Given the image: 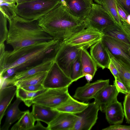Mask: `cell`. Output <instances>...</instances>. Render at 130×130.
Instances as JSON below:
<instances>
[{
  "label": "cell",
  "instance_id": "obj_1",
  "mask_svg": "<svg viewBox=\"0 0 130 130\" xmlns=\"http://www.w3.org/2000/svg\"><path fill=\"white\" fill-rule=\"evenodd\" d=\"M62 40L53 39L0 54V75L5 73L6 78L31 64L47 57H56L64 43Z\"/></svg>",
  "mask_w": 130,
  "mask_h": 130
},
{
  "label": "cell",
  "instance_id": "obj_2",
  "mask_svg": "<svg viewBox=\"0 0 130 130\" xmlns=\"http://www.w3.org/2000/svg\"><path fill=\"white\" fill-rule=\"evenodd\" d=\"M85 20L71 14L61 1L38 20L39 25L54 39L64 41L85 28Z\"/></svg>",
  "mask_w": 130,
  "mask_h": 130
},
{
  "label": "cell",
  "instance_id": "obj_3",
  "mask_svg": "<svg viewBox=\"0 0 130 130\" xmlns=\"http://www.w3.org/2000/svg\"><path fill=\"white\" fill-rule=\"evenodd\" d=\"M7 44L14 50L54 39L39 25L38 20H30L17 15L10 21Z\"/></svg>",
  "mask_w": 130,
  "mask_h": 130
},
{
  "label": "cell",
  "instance_id": "obj_4",
  "mask_svg": "<svg viewBox=\"0 0 130 130\" xmlns=\"http://www.w3.org/2000/svg\"><path fill=\"white\" fill-rule=\"evenodd\" d=\"M61 0H35L17 4V15L26 19L38 20L55 8Z\"/></svg>",
  "mask_w": 130,
  "mask_h": 130
},
{
  "label": "cell",
  "instance_id": "obj_5",
  "mask_svg": "<svg viewBox=\"0 0 130 130\" xmlns=\"http://www.w3.org/2000/svg\"><path fill=\"white\" fill-rule=\"evenodd\" d=\"M84 22L86 28L102 33L105 28L115 24L101 4L94 3Z\"/></svg>",
  "mask_w": 130,
  "mask_h": 130
},
{
  "label": "cell",
  "instance_id": "obj_6",
  "mask_svg": "<svg viewBox=\"0 0 130 130\" xmlns=\"http://www.w3.org/2000/svg\"><path fill=\"white\" fill-rule=\"evenodd\" d=\"M69 87L47 89L34 98L32 100V103L54 109L65 101L70 96L68 92Z\"/></svg>",
  "mask_w": 130,
  "mask_h": 130
},
{
  "label": "cell",
  "instance_id": "obj_7",
  "mask_svg": "<svg viewBox=\"0 0 130 130\" xmlns=\"http://www.w3.org/2000/svg\"><path fill=\"white\" fill-rule=\"evenodd\" d=\"M103 35L101 32L86 28L76 33L64 42L68 44L87 49L101 40Z\"/></svg>",
  "mask_w": 130,
  "mask_h": 130
},
{
  "label": "cell",
  "instance_id": "obj_8",
  "mask_svg": "<svg viewBox=\"0 0 130 130\" xmlns=\"http://www.w3.org/2000/svg\"><path fill=\"white\" fill-rule=\"evenodd\" d=\"M102 41L107 52L130 68V46L116 39L104 35Z\"/></svg>",
  "mask_w": 130,
  "mask_h": 130
},
{
  "label": "cell",
  "instance_id": "obj_9",
  "mask_svg": "<svg viewBox=\"0 0 130 130\" xmlns=\"http://www.w3.org/2000/svg\"><path fill=\"white\" fill-rule=\"evenodd\" d=\"M80 48L67 44L64 42L55 57V62L70 78L72 64L78 57Z\"/></svg>",
  "mask_w": 130,
  "mask_h": 130
},
{
  "label": "cell",
  "instance_id": "obj_10",
  "mask_svg": "<svg viewBox=\"0 0 130 130\" xmlns=\"http://www.w3.org/2000/svg\"><path fill=\"white\" fill-rule=\"evenodd\" d=\"M55 57H47L44 58L41 62L34 66H29L17 72L11 78L6 80V85H12L15 82L24 79L38 73L48 72L55 62Z\"/></svg>",
  "mask_w": 130,
  "mask_h": 130
},
{
  "label": "cell",
  "instance_id": "obj_11",
  "mask_svg": "<svg viewBox=\"0 0 130 130\" xmlns=\"http://www.w3.org/2000/svg\"><path fill=\"white\" fill-rule=\"evenodd\" d=\"M55 62L48 72L42 85L44 88H60L69 87L73 83Z\"/></svg>",
  "mask_w": 130,
  "mask_h": 130
},
{
  "label": "cell",
  "instance_id": "obj_12",
  "mask_svg": "<svg viewBox=\"0 0 130 130\" xmlns=\"http://www.w3.org/2000/svg\"><path fill=\"white\" fill-rule=\"evenodd\" d=\"M99 107L94 102L89 103L81 112L76 114L78 116L73 130H90L95 125L98 118Z\"/></svg>",
  "mask_w": 130,
  "mask_h": 130
},
{
  "label": "cell",
  "instance_id": "obj_13",
  "mask_svg": "<svg viewBox=\"0 0 130 130\" xmlns=\"http://www.w3.org/2000/svg\"><path fill=\"white\" fill-rule=\"evenodd\" d=\"M109 79H101L93 83L88 82L76 89L73 97L83 102L88 101L93 99L100 91L109 84Z\"/></svg>",
  "mask_w": 130,
  "mask_h": 130
},
{
  "label": "cell",
  "instance_id": "obj_14",
  "mask_svg": "<svg viewBox=\"0 0 130 130\" xmlns=\"http://www.w3.org/2000/svg\"><path fill=\"white\" fill-rule=\"evenodd\" d=\"M69 12L85 20L93 3V0H61Z\"/></svg>",
  "mask_w": 130,
  "mask_h": 130
},
{
  "label": "cell",
  "instance_id": "obj_15",
  "mask_svg": "<svg viewBox=\"0 0 130 130\" xmlns=\"http://www.w3.org/2000/svg\"><path fill=\"white\" fill-rule=\"evenodd\" d=\"M78 117L76 114L59 112L47 127L48 130H73Z\"/></svg>",
  "mask_w": 130,
  "mask_h": 130
},
{
  "label": "cell",
  "instance_id": "obj_16",
  "mask_svg": "<svg viewBox=\"0 0 130 130\" xmlns=\"http://www.w3.org/2000/svg\"><path fill=\"white\" fill-rule=\"evenodd\" d=\"M119 93L114 85L109 84L100 91L93 99L100 110L105 113L108 106L117 99Z\"/></svg>",
  "mask_w": 130,
  "mask_h": 130
},
{
  "label": "cell",
  "instance_id": "obj_17",
  "mask_svg": "<svg viewBox=\"0 0 130 130\" xmlns=\"http://www.w3.org/2000/svg\"><path fill=\"white\" fill-rule=\"evenodd\" d=\"M90 53L98 67L108 68L110 59L102 40L90 47Z\"/></svg>",
  "mask_w": 130,
  "mask_h": 130
},
{
  "label": "cell",
  "instance_id": "obj_18",
  "mask_svg": "<svg viewBox=\"0 0 130 130\" xmlns=\"http://www.w3.org/2000/svg\"><path fill=\"white\" fill-rule=\"evenodd\" d=\"M31 112L35 120L44 122L48 125L59 112L49 107L37 104L32 106Z\"/></svg>",
  "mask_w": 130,
  "mask_h": 130
},
{
  "label": "cell",
  "instance_id": "obj_19",
  "mask_svg": "<svg viewBox=\"0 0 130 130\" xmlns=\"http://www.w3.org/2000/svg\"><path fill=\"white\" fill-rule=\"evenodd\" d=\"M105 113L106 119L110 124L122 123L124 117L123 109L121 103L116 99L107 107Z\"/></svg>",
  "mask_w": 130,
  "mask_h": 130
},
{
  "label": "cell",
  "instance_id": "obj_20",
  "mask_svg": "<svg viewBox=\"0 0 130 130\" xmlns=\"http://www.w3.org/2000/svg\"><path fill=\"white\" fill-rule=\"evenodd\" d=\"M20 98L17 97L13 103L7 108L5 113V121L0 130H8L11 125L19 120L24 113L25 111H21L19 105L22 101Z\"/></svg>",
  "mask_w": 130,
  "mask_h": 130
},
{
  "label": "cell",
  "instance_id": "obj_21",
  "mask_svg": "<svg viewBox=\"0 0 130 130\" xmlns=\"http://www.w3.org/2000/svg\"><path fill=\"white\" fill-rule=\"evenodd\" d=\"M17 87L13 85L3 87L0 90V124L6 111L16 94Z\"/></svg>",
  "mask_w": 130,
  "mask_h": 130
},
{
  "label": "cell",
  "instance_id": "obj_22",
  "mask_svg": "<svg viewBox=\"0 0 130 130\" xmlns=\"http://www.w3.org/2000/svg\"><path fill=\"white\" fill-rule=\"evenodd\" d=\"M88 104L89 103L78 101L70 95L67 100L54 109L59 112L76 114L83 110Z\"/></svg>",
  "mask_w": 130,
  "mask_h": 130
},
{
  "label": "cell",
  "instance_id": "obj_23",
  "mask_svg": "<svg viewBox=\"0 0 130 130\" xmlns=\"http://www.w3.org/2000/svg\"><path fill=\"white\" fill-rule=\"evenodd\" d=\"M79 55L82 64L83 76L87 74L92 75L93 77L97 70L96 63L86 49L81 48Z\"/></svg>",
  "mask_w": 130,
  "mask_h": 130
},
{
  "label": "cell",
  "instance_id": "obj_24",
  "mask_svg": "<svg viewBox=\"0 0 130 130\" xmlns=\"http://www.w3.org/2000/svg\"><path fill=\"white\" fill-rule=\"evenodd\" d=\"M108 53L118 70L120 81L124 84L130 93V68Z\"/></svg>",
  "mask_w": 130,
  "mask_h": 130
},
{
  "label": "cell",
  "instance_id": "obj_25",
  "mask_svg": "<svg viewBox=\"0 0 130 130\" xmlns=\"http://www.w3.org/2000/svg\"><path fill=\"white\" fill-rule=\"evenodd\" d=\"M36 121L32 113L25 111L18 121L11 127V130H31L35 126Z\"/></svg>",
  "mask_w": 130,
  "mask_h": 130
},
{
  "label": "cell",
  "instance_id": "obj_26",
  "mask_svg": "<svg viewBox=\"0 0 130 130\" xmlns=\"http://www.w3.org/2000/svg\"><path fill=\"white\" fill-rule=\"evenodd\" d=\"M101 5L115 23L119 27H121L122 21L118 12L116 0H102Z\"/></svg>",
  "mask_w": 130,
  "mask_h": 130
},
{
  "label": "cell",
  "instance_id": "obj_27",
  "mask_svg": "<svg viewBox=\"0 0 130 130\" xmlns=\"http://www.w3.org/2000/svg\"><path fill=\"white\" fill-rule=\"evenodd\" d=\"M102 33L130 46V40L122 29L115 24L105 28Z\"/></svg>",
  "mask_w": 130,
  "mask_h": 130
},
{
  "label": "cell",
  "instance_id": "obj_28",
  "mask_svg": "<svg viewBox=\"0 0 130 130\" xmlns=\"http://www.w3.org/2000/svg\"><path fill=\"white\" fill-rule=\"evenodd\" d=\"M48 72L44 71L38 73L24 79L15 82L12 85L17 87H22L39 84H42Z\"/></svg>",
  "mask_w": 130,
  "mask_h": 130
},
{
  "label": "cell",
  "instance_id": "obj_29",
  "mask_svg": "<svg viewBox=\"0 0 130 130\" xmlns=\"http://www.w3.org/2000/svg\"><path fill=\"white\" fill-rule=\"evenodd\" d=\"M16 2L0 1V10L8 22L17 15L15 11Z\"/></svg>",
  "mask_w": 130,
  "mask_h": 130
},
{
  "label": "cell",
  "instance_id": "obj_30",
  "mask_svg": "<svg viewBox=\"0 0 130 130\" xmlns=\"http://www.w3.org/2000/svg\"><path fill=\"white\" fill-rule=\"evenodd\" d=\"M83 77L79 52L78 57L75 60L72 64L70 78L73 82H74L76 81L80 78Z\"/></svg>",
  "mask_w": 130,
  "mask_h": 130
},
{
  "label": "cell",
  "instance_id": "obj_31",
  "mask_svg": "<svg viewBox=\"0 0 130 130\" xmlns=\"http://www.w3.org/2000/svg\"><path fill=\"white\" fill-rule=\"evenodd\" d=\"M7 19L0 12V44L4 43L8 37V30L7 26Z\"/></svg>",
  "mask_w": 130,
  "mask_h": 130
},
{
  "label": "cell",
  "instance_id": "obj_32",
  "mask_svg": "<svg viewBox=\"0 0 130 130\" xmlns=\"http://www.w3.org/2000/svg\"><path fill=\"white\" fill-rule=\"evenodd\" d=\"M123 106L124 116L127 122L130 124V94L125 95Z\"/></svg>",
  "mask_w": 130,
  "mask_h": 130
},
{
  "label": "cell",
  "instance_id": "obj_33",
  "mask_svg": "<svg viewBox=\"0 0 130 130\" xmlns=\"http://www.w3.org/2000/svg\"><path fill=\"white\" fill-rule=\"evenodd\" d=\"M113 85L119 93H121L125 95L130 94L125 86L121 82L115 79L113 81Z\"/></svg>",
  "mask_w": 130,
  "mask_h": 130
},
{
  "label": "cell",
  "instance_id": "obj_34",
  "mask_svg": "<svg viewBox=\"0 0 130 130\" xmlns=\"http://www.w3.org/2000/svg\"><path fill=\"white\" fill-rule=\"evenodd\" d=\"M103 130H130V125L114 124L102 129Z\"/></svg>",
  "mask_w": 130,
  "mask_h": 130
},
{
  "label": "cell",
  "instance_id": "obj_35",
  "mask_svg": "<svg viewBox=\"0 0 130 130\" xmlns=\"http://www.w3.org/2000/svg\"><path fill=\"white\" fill-rule=\"evenodd\" d=\"M116 5L118 12L121 19L122 21L127 22V17L128 15L117 1Z\"/></svg>",
  "mask_w": 130,
  "mask_h": 130
},
{
  "label": "cell",
  "instance_id": "obj_36",
  "mask_svg": "<svg viewBox=\"0 0 130 130\" xmlns=\"http://www.w3.org/2000/svg\"><path fill=\"white\" fill-rule=\"evenodd\" d=\"M21 88L31 92H36L44 89L42 84L26 86Z\"/></svg>",
  "mask_w": 130,
  "mask_h": 130
},
{
  "label": "cell",
  "instance_id": "obj_37",
  "mask_svg": "<svg viewBox=\"0 0 130 130\" xmlns=\"http://www.w3.org/2000/svg\"><path fill=\"white\" fill-rule=\"evenodd\" d=\"M128 15L130 14V0H116Z\"/></svg>",
  "mask_w": 130,
  "mask_h": 130
},
{
  "label": "cell",
  "instance_id": "obj_38",
  "mask_svg": "<svg viewBox=\"0 0 130 130\" xmlns=\"http://www.w3.org/2000/svg\"><path fill=\"white\" fill-rule=\"evenodd\" d=\"M108 68L109 70L115 79L120 81L118 70L111 59Z\"/></svg>",
  "mask_w": 130,
  "mask_h": 130
},
{
  "label": "cell",
  "instance_id": "obj_39",
  "mask_svg": "<svg viewBox=\"0 0 130 130\" xmlns=\"http://www.w3.org/2000/svg\"><path fill=\"white\" fill-rule=\"evenodd\" d=\"M120 27L125 34L130 40V25L128 24L125 25Z\"/></svg>",
  "mask_w": 130,
  "mask_h": 130
},
{
  "label": "cell",
  "instance_id": "obj_40",
  "mask_svg": "<svg viewBox=\"0 0 130 130\" xmlns=\"http://www.w3.org/2000/svg\"><path fill=\"white\" fill-rule=\"evenodd\" d=\"M48 130L47 127H45L39 121H37L36 124L35 125L34 127L31 129V130Z\"/></svg>",
  "mask_w": 130,
  "mask_h": 130
},
{
  "label": "cell",
  "instance_id": "obj_41",
  "mask_svg": "<svg viewBox=\"0 0 130 130\" xmlns=\"http://www.w3.org/2000/svg\"><path fill=\"white\" fill-rule=\"evenodd\" d=\"M84 76L88 83L90 82L91 81L93 77L92 75L89 74H86Z\"/></svg>",
  "mask_w": 130,
  "mask_h": 130
},
{
  "label": "cell",
  "instance_id": "obj_42",
  "mask_svg": "<svg viewBox=\"0 0 130 130\" xmlns=\"http://www.w3.org/2000/svg\"><path fill=\"white\" fill-rule=\"evenodd\" d=\"M34 0H17L16 1V3H17V4H18L23 2L30 1Z\"/></svg>",
  "mask_w": 130,
  "mask_h": 130
},
{
  "label": "cell",
  "instance_id": "obj_43",
  "mask_svg": "<svg viewBox=\"0 0 130 130\" xmlns=\"http://www.w3.org/2000/svg\"><path fill=\"white\" fill-rule=\"evenodd\" d=\"M127 22L128 24L130 25V14L128 15L127 16Z\"/></svg>",
  "mask_w": 130,
  "mask_h": 130
},
{
  "label": "cell",
  "instance_id": "obj_44",
  "mask_svg": "<svg viewBox=\"0 0 130 130\" xmlns=\"http://www.w3.org/2000/svg\"><path fill=\"white\" fill-rule=\"evenodd\" d=\"M97 4H101L102 0H94Z\"/></svg>",
  "mask_w": 130,
  "mask_h": 130
},
{
  "label": "cell",
  "instance_id": "obj_45",
  "mask_svg": "<svg viewBox=\"0 0 130 130\" xmlns=\"http://www.w3.org/2000/svg\"><path fill=\"white\" fill-rule=\"evenodd\" d=\"M17 0H0V1H10L12 2H15L16 3V1Z\"/></svg>",
  "mask_w": 130,
  "mask_h": 130
},
{
  "label": "cell",
  "instance_id": "obj_46",
  "mask_svg": "<svg viewBox=\"0 0 130 130\" xmlns=\"http://www.w3.org/2000/svg\"><path fill=\"white\" fill-rule=\"evenodd\" d=\"M128 51L129 55H130V46L129 48V49L128 50Z\"/></svg>",
  "mask_w": 130,
  "mask_h": 130
}]
</instances>
